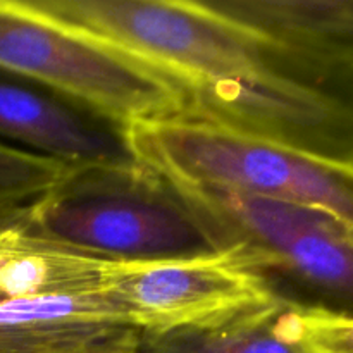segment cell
I'll list each match as a JSON object with an SVG mask.
<instances>
[{"label":"cell","instance_id":"obj_6","mask_svg":"<svg viewBox=\"0 0 353 353\" xmlns=\"http://www.w3.org/2000/svg\"><path fill=\"white\" fill-rule=\"evenodd\" d=\"M179 117L353 168V76L327 68L259 71L186 88Z\"/></svg>","mask_w":353,"mask_h":353},{"label":"cell","instance_id":"obj_7","mask_svg":"<svg viewBox=\"0 0 353 353\" xmlns=\"http://www.w3.org/2000/svg\"><path fill=\"white\" fill-rule=\"evenodd\" d=\"M102 293L117 316L140 331L207 323L281 296L241 247L181 261L121 262Z\"/></svg>","mask_w":353,"mask_h":353},{"label":"cell","instance_id":"obj_14","mask_svg":"<svg viewBox=\"0 0 353 353\" xmlns=\"http://www.w3.org/2000/svg\"><path fill=\"white\" fill-rule=\"evenodd\" d=\"M26 207H0V268L30 236L26 228Z\"/></svg>","mask_w":353,"mask_h":353},{"label":"cell","instance_id":"obj_10","mask_svg":"<svg viewBox=\"0 0 353 353\" xmlns=\"http://www.w3.org/2000/svg\"><path fill=\"white\" fill-rule=\"evenodd\" d=\"M212 12L353 76V0H202Z\"/></svg>","mask_w":353,"mask_h":353},{"label":"cell","instance_id":"obj_4","mask_svg":"<svg viewBox=\"0 0 353 353\" xmlns=\"http://www.w3.org/2000/svg\"><path fill=\"white\" fill-rule=\"evenodd\" d=\"M0 72L43 86L119 130L185 112L179 79L133 54L0 0Z\"/></svg>","mask_w":353,"mask_h":353},{"label":"cell","instance_id":"obj_13","mask_svg":"<svg viewBox=\"0 0 353 353\" xmlns=\"http://www.w3.org/2000/svg\"><path fill=\"white\" fill-rule=\"evenodd\" d=\"M276 330L302 353H353V316L286 302Z\"/></svg>","mask_w":353,"mask_h":353},{"label":"cell","instance_id":"obj_2","mask_svg":"<svg viewBox=\"0 0 353 353\" xmlns=\"http://www.w3.org/2000/svg\"><path fill=\"white\" fill-rule=\"evenodd\" d=\"M28 12L133 54L196 83L259 71H292L305 55L268 40L202 0H19Z\"/></svg>","mask_w":353,"mask_h":353},{"label":"cell","instance_id":"obj_12","mask_svg":"<svg viewBox=\"0 0 353 353\" xmlns=\"http://www.w3.org/2000/svg\"><path fill=\"white\" fill-rule=\"evenodd\" d=\"M72 171L54 157L0 143V207L30 205Z\"/></svg>","mask_w":353,"mask_h":353},{"label":"cell","instance_id":"obj_9","mask_svg":"<svg viewBox=\"0 0 353 353\" xmlns=\"http://www.w3.org/2000/svg\"><path fill=\"white\" fill-rule=\"evenodd\" d=\"M141 334L102 292L0 299V353H141Z\"/></svg>","mask_w":353,"mask_h":353},{"label":"cell","instance_id":"obj_3","mask_svg":"<svg viewBox=\"0 0 353 353\" xmlns=\"http://www.w3.org/2000/svg\"><path fill=\"white\" fill-rule=\"evenodd\" d=\"M123 134L131 155L172 185L295 203L353 228V168L186 117L138 123Z\"/></svg>","mask_w":353,"mask_h":353},{"label":"cell","instance_id":"obj_1","mask_svg":"<svg viewBox=\"0 0 353 353\" xmlns=\"http://www.w3.org/2000/svg\"><path fill=\"white\" fill-rule=\"evenodd\" d=\"M26 228L45 241L116 262L148 264L223 252L185 196L138 161L74 168L28 205Z\"/></svg>","mask_w":353,"mask_h":353},{"label":"cell","instance_id":"obj_11","mask_svg":"<svg viewBox=\"0 0 353 353\" xmlns=\"http://www.w3.org/2000/svg\"><path fill=\"white\" fill-rule=\"evenodd\" d=\"M283 296L192 326L143 331L141 353H302L276 330Z\"/></svg>","mask_w":353,"mask_h":353},{"label":"cell","instance_id":"obj_8","mask_svg":"<svg viewBox=\"0 0 353 353\" xmlns=\"http://www.w3.org/2000/svg\"><path fill=\"white\" fill-rule=\"evenodd\" d=\"M0 137L74 168L137 161L123 130L3 72H0Z\"/></svg>","mask_w":353,"mask_h":353},{"label":"cell","instance_id":"obj_5","mask_svg":"<svg viewBox=\"0 0 353 353\" xmlns=\"http://www.w3.org/2000/svg\"><path fill=\"white\" fill-rule=\"evenodd\" d=\"M172 186L210 228L223 250L241 247L250 252L271 281L279 276L300 293V305L353 316V228L323 210L295 203Z\"/></svg>","mask_w":353,"mask_h":353}]
</instances>
